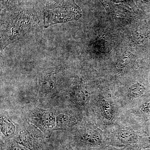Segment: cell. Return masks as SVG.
Wrapping results in <instances>:
<instances>
[{"label": "cell", "mask_w": 150, "mask_h": 150, "mask_svg": "<svg viewBox=\"0 0 150 150\" xmlns=\"http://www.w3.org/2000/svg\"><path fill=\"white\" fill-rule=\"evenodd\" d=\"M44 3L32 0L1 11V50L26 36L38 26Z\"/></svg>", "instance_id": "obj_1"}, {"label": "cell", "mask_w": 150, "mask_h": 150, "mask_svg": "<svg viewBox=\"0 0 150 150\" xmlns=\"http://www.w3.org/2000/svg\"><path fill=\"white\" fill-rule=\"evenodd\" d=\"M82 16L80 8L74 0H46L43 8V26L79 19Z\"/></svg>", "instance_id": "obj_2"}, {"label": "cell", "mask_w": 150, "mask_h": 150, "mask_svg": "<svg viewBox=\"0 0 150 150\" xmlns=\"http://www.w3.org/2000/svg\"><path fill=\"white\" fill-rule=\"evenodd\" d=\"M71 133L73 144L78 149L103 150L109 146L107 137L91 123L82 124Z\"/></svg>", "instance_id": "obj_3"}, {"label": "cell", "mask_w": 150, "mask_h": 150, "mask_svg": "<svg viewBox=\"0 0 150 150\" xmlns=\"http://www.w3.org/2000/svg\"><path fill=\"white\" fill-rule=\"evenodd\" d=\"M109 146H129L142 150L150 148V137L144 131H135L128 128H117L107 137Z\"/></svg>", "instance_id": "obj_4"}, {"label": "cell", "mask_w": 150, "mask_h": 150, "mask_svg": "<svg viewBox=\"0 0 150 150\" xmlns=\"http://www.w3.org/2000/svg\"><path fill=\"white\" fill-rule=\"evenodd\" d=\"M22 113L25 121L38 128L47 139L51 137L56 126V110L30 105L23 108Z\"/></svg>", "instance_id": "obj_5"}, {"label": "cell", "mask_w": 150, "mask_h": 150, "mask_svg": "<svg viewBox=\"0 0 150 150\" xmlns=\"http://www.w3.org/2000/svg\"><path fill=\"white\" fill-rule=\"evenodd\" d=\"M46 138L42 131L25 120L20 124L13 140L29 150H48Z\"/></svg>", "instance_id": "obj_6"}, {"label": "cell", "mask_w": 150, "mask_h": 150, "mask_svg": "<svg viewBox=\"0 0 150 150\" xmlns=\"http://www.w3.org/2000/svg\"><path fill=\"white\" fill-rule=\"evenodd\" d=\"M64 67H58L43 70L38 78V96L40 98L52 96L62 85L66 76Z\"/></svg>", "instance_id": "obj_7"}, {"label": "cell", "mask_w": 150, "mask_h": 150, "mask_svg": "<svg viewBox=\"0 0 150 150\" xmlns=\"http://www.w3.org/2000/svg\"><path fill=\"white\" fill-rule=\"evenodd\" d=\"M56 126L55 131L63 130L72 133L79 128V118L68 110H56Z\"/></svg>", "instance_id": "obj_8"}, {"label": "cell", "mask_w": 150, "mask_h": 150, "mask_svg": "<svg viewBox=\"0 0 150 150\" xmlns=\"http://www.w3.org/2000/svg\"><path fill=\"white\" fill-rule=\"evenodd\" d=\"M0 118L1 137L2 140L14 139L19 125L14 122L5 110H1Z\"/></svg>", "instance_id": "obj_9"}, {"label": "cell", "mask_w": 150, "mask_h": 150, "mask_svg": "<svg viewBox=\"0 0 150 150\" xmlns=\"http://www.w3.org/2000/svg\"><path fill=\"white\" fill-rule=\"evenodd\" d=\"M68 96L71 102L80 105L85 104L90 98L89 93L85 86L81 83L70 87Z\"/></svg>", "instance_id": "obj_10"}, {"label": "cell", "mask_w": 150, "mask_h": 150, "mask_svg": "<svg viewBox=\"0 0 150 150\" xmlns=\"http://www.w3.org/2000/svg\"><path fill=\"white\" fill-rule=\"evenodd\" d=\"M146 91V88L143 85L137 83L131 86L129 88L128 96L130 98H136L142 96Z\"/></svg>", "instance_id": "obj_11"}, {"label": "cell", "mask_w": 150, "mask_h": 150, "mask_svg": "<svg viewBox=\"0 0 150 150\" xmlns=\"http://www.w3.org/2000/svg\"><path fill=\"white\" fill-rule=\"evenodd\" d=\"M1 149V150H29L13 139L2 140Z\"/></svg>", "instance_id": "obj_12"}, {"label": "cell", "mask_w": 150, "mask_h": 150, "mask_svg": "<svg viewBox=\"0 0 150 150\" xmlns=\"http://www.w3.org/2000/svg\"><path fill=\"white\" fill-rule=\"evenodd\" d=\"M32 0H1V11L21 4Z\"/></svg>", "instance_id": "obj_13"}, {"label": "cell", "mask_w": 150, "mask_h": 150, "mask_svg": "<svg viewBox=\"0 0 150 150\" xmlns=\"http://www.w3.org/2000/svg\"><path fill=\"white\" fill-rule=\"evenodd\" d=\"M103 150H141L140 149L131 147L126 146L123 148H119L118 149L111 146H108L104 148Z\"/></svg>", "instance_id": "obj_14"}, {"label": "cell", "mask_w": 150, "mask_h": 150, "mask_svg": "<svg viewBox=\"0 0 150 150\" xmlns=\"http://www.w3.org/2000/svg\"><path fill=\"white\" fill-rule=\"evenodd\" d=\"M57 150H75L72 147L70 144L64 145L61 146Z\"/></svg>", "instance_id": "obj_15"}, {"label": "cell", "mask_w": 150, "mask_h": 150, "mask_svg": "<svg viewBox=\"0 0 150 150\" xmlns=\"http://www.w3.org/2000/svg\"><path fill=\"white\" fill-rule=\"evenodd\" d=\"M42 1H43V2H44H44H45V1H46V0H42Z\"/></svg>", "instance_id": "obj_16"}]
</instances>
